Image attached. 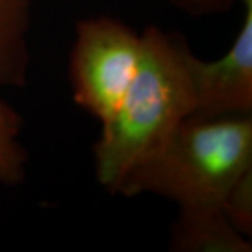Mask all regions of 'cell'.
<instances>
[{
  "label": "cell",
  "instance_id": "obj_1",
  "mask_svg": "<svg viewBox=\"0 0 252 252\" xmlns=\"http://www.w3.org/2000/svg\"><path fill=\"white\" fill-rule=\"evenodd\" d=\"M188 51L180 36L160 28L149 27L142 34L135 77L112 115L101 124L94 144L97 180L111 193L192 115Z\"/></svg>",
  "mask_w": 252,
  "mask_h": 252
},
{
  "label": "cell",
  "instance_id": "obj_2",
  "mask_svg": "<svg viewBox=\"0 0 252 252\" xmlns=\"http://www.w3.org/2000/svg\"><path fill=\"white\" fill-rule=\"evenodd\" d=\"M251 168V115L188 117L126 175L117 193H153L180 209H223L227 192Z\"/></svg>",
  "mask_w": 252,
  "mask_h": 252
},
{
  "label": "cell",
  "instance_id": "obj_3",
  "mask_svg": "<svg viewBox=\"0 0 252 252\" xmlns=\"http://www.w3.org/2000/svg\"><path fill=\"white\" fill-rule=\"evenodd\" d=\"M142 35L117 18L81 20L70 55L73 97L102 124L115 111L135 77Z\"/></svg>",
  "mask_w": 252,
  "mask_h": 252
},
{
  "label": "cell",
  "instance_id": "obj_4",
  "mask_svg": "<svg viewBox=\"0 0 252 252\" xmlns=\"http://www.w3.org/2000/svg\"><path fill=\"white\" fill-rule=\"evenodd\" d=\"M245 7L241 30L221 58L207 62L187 54L193 112L190 117L219 118L252 112V0Z\"/></svg>",
  "mask_w": 252,
  "mask_h": 252
},
{
  "label": "cell",
  "instance_id": "obj_5",
  "mask_svg": "<svg viewBox=\"0 0 252 252\" xmlns=\"http://www.w3.org/2000/svg\"><path fill=\"white\" fill-rule=\"evenodd\" d=\"M171 250L180 252H250L223 209H180L171 230Z\"/></svg>",
  "mask_w": 252,
  "mask_h": 252
},
{
  "label": "cell",
  "instance_id": "obj_6",
  "mask_svg": "<svg viewBox=\"0 0 252 252\" xmlns=\"http://www.w3.org/2000/svg\"><path fill=\"white\" fill-rule=\"evenodd\" d=\"M32 0H0V87H24Z\"/></svg>",
  "mask_w": 252,
  "mask_h": 252
},
{
  "label": "cell",
  "instance_id": "obj_7",
  "mask_svg": "<svg viewBox=\"0 0 252 252\" xmlns=\"http://www.w3.org/2000/svg\"><path fill=\"white\" fill-rule=\"evenodd\" d=\"M23 119L0 98V184L16 187L26 180L28 154L20 143Z\"/></svg>",
  "mask_w": 252,
  "mask_h": 252
},
{
  "label": "cell",
  "instance_id": "obj_8",
  "mask_svg": "<svg viewBox=\"0 0 252 252\" xmlns=\"http://www.w3.org/2000/svg\"><path fill=\"white\" fill-rule=\"evenodd\" d=\"M223 212L238 233L248 237L252 234V168L235 181L227 192Z\"/></svg>",
  "mask_w": 252,
  "mask_h": 252
},
{
  "label": "cell",
  "instance_id": "obj_9",
  "mask_svg": "<svg viewBox=\"0 0 252 252\" xmlns=\"http://www.w3.org/2000/svg\"><path fill=\"white\" fill-rule=\"evenodd\" d=\"M190 14H215L228 10L237 0H168Z\"/></svg>",
  "mask_w": 252,
  "mask_h": 252
}]
</instances>
